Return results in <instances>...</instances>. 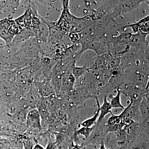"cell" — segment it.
Wrapping results in <instances>:
<instances>
[{
  "mask_svg": "<svg viewBox=\"0 0 149 149\" xmlns=\"http://www.w3.org/2000/svg\"><path fill=\"white\" fill-rule=\"evenodd\" d=\"M116 95L115 96L113 95L112 94L109 95V97L111 99L110 103L111 105L113 108H120L124 110L125 107L121 104L120 101V95L121 93L120 91H116Z\"/></svg>",
  "mask_w": 149,
  "mask_h": 149,
  "instance_id": "e0dca14e",
  "label": "cell"
},
{
  "mask_svg": "<svg viewBox=\"0 0 149 149\" xmlns=\"http://www.w3.org/2000/svg\"><path fill=\"white\" fill-rule=\"evenodd\" d=\"M149 15H147L136 23L124 25L120 29L125 31V29L130 28L132 30V34H136L138 32L149 34Z\"/></svg>",
  "mask_w": 149,
  "mask_h": 149,
  "instance_id": "9c48e42d",
  "label": "cell"
},
{
  "mask_svg": "<svg viewBox=\"0 0 149 149\" xmlns=\"http://www.w3.org/2000/svg\"><path fill=\"white\" fill-rule=\"evenodd\" d=\"M107 149L106 148L105 146L104 141H103V142H102V143H101L100 149ZM119 149H121V148Z\"/></svg>",
  "mask_w": 149,
  "mask_h": 149,
  "instance_id": "d4e9b609",
  "label": "cell"
},
{
  "mask_svg": "<svg viewBox=\"0 0 149 149\" xmlns=\"http://www.w3.org/2000/svg\"><path fill=\"white\" fill-rule=\"evenodd\" d=\"M61 2L62 4L63 10L59 19L55 21V24L61 31L69 35L73 33L74 27L79 21L80 17L74 16L70 13V1L63 0Z\"/></svg>",
  "mask_w": 149,
  "mask_h": 149,
  "instance_id": "7a4b0ae2",
  "label": "cell"
},
{
  "mask_svg": "<svg viewBox=\"0 0 149 149\" xmlns=\"http://www.w3.org/2000/svg\"><path fill=\"white\" fill-rule=\"evenodd\" d=\"M20 3V1H0V19L13 17Z\"/></svg>",
  "mask_w": 149,
  "mask_h": 149,
  "instance_id": "8992f818",
  "label": "cell"
},
{
  "mask_svg": "<svg viewBox=\"0 0 149 149\" xmlns=\"http://www.w3.org/2000/svg\"><path fill=\"white\" fill-rule=\"evenodd\" d=\"M139 110L143 122L149 120V91L141 100L139 105Z\"/></svg>",
  "mask_w": 149,
  "mask_h": 149,
  "instance_id": "4fadbf2b",
  "label": "cell"
},
{
  "mask_svg": "<svg viewBox=\"0 0 149 149\" xmlns=\"http://www.w3.org/2000/svg\"><path fill=\"white\" fill-rule=\"evenodd\" d=\"M147 1H111V8L109 13L111 14L115 19L121 15L138 8L141 4L148 3Z\"/></svg>",
  "mask_w": 149,
  "mask_h": 149,
  "instance_id": "277c9868",
  "label": "cell"
},
{
  "mask_svg": "<svg viewBox=\"0 0 149 149\" xmlns=\"http://www.w3.org/2000/svg\"><path fill=\"white\" fill-rule=\"evenodd\" d=\"M25 11L24 13L15 19V22L22 29H26L34 35L42 22V16L38 13L36 1H24Z\"/></svg>",
  "mask_w": 149,
  "mask_h": 149,
  "instance_id": "6da1fadb",
  "label": "cell"
},
{
  "mask_svg": "<svg viewBox=\"0 0 149 149\" xmlns=\"http://www.w3.org/2000/svg\"><path fill=\"white\" fill-rule=\"evenodd\" d=\"M1 38H0V40H1Z\"/></svg>",
  "mask_w": 149,
  "mask_h": 149,
  "instance_id": "f1b7e54d",
  "label": "cell"
},
{
  "mask_svg": "<svg viewBox=\"0 0 149 149\" xmlns=\"http://www.w3.org/2000/svg\"><path fill=\"white\" fill-rule=\"evenodd\" d=\"M149 34L138 32L132 34L128 44L131 47L144 51H149V41L147 36Z\"/></svg>",
  "mask_w": 149,
  "mask_h": 149,
  "instance_id": "52a82bcc",
  "label": "cell"
},
{
  "mask_svg": "<svg viewBox=\"0 0 149 149\" xmlns=\"http://www.w3.org/2000/svg\"><path fill=\"white\" fill-rule=\"evenodd\" d=\"M63 73H58L54 76L51 79L50 82L51 85L53 88L54 92L56 95H58L60 92L62 85Z\"/></svg>",
  "mask_w": 149,
  "mask_h": 149,
  "instance_id": "2e32d148",
  "label": "cell"
},
{
  "mask_svg": "<svg viewBox=\"0 0 149 149\" xmlns=\"http://www.w3.org/2000/svg\"><path fill=\"white\" fill-rule=\"evenodd\" d=\"M22 29L15 22L13 17L0 19V38L6 44L11 43L15 37L21 33Z\"/></svg>",
  "mask_w": 149,
  "mask_h": 149,
  "instance_id": "3957f363",
  "label": "cell"
},
{
  "mask_svg": "<svg viewBox=\"0 0 149 149\" xmlns=\"http://www.w3.org/2000/svg\"><path fill=\"white\" fill-rule=\"evenodd\" d=\"M40 45L35 37H32L18 46L15 53L25 59L32 61L40 54Z\"/></svg>",
  "mask_w": 149,
  "mask_h": 149,
  "instance_id": "5b68a950",
  "label": "cell"
},
{
  "mask_svg": "<svg viewBox=\"0 0 149 149\" xmlns=\"http://www.w3.org/2000/svg\"><path fill=\"white\" fill-rule=\"evenodd\" d=\"M41 18L42 22L34 33V37L39 44L47 42L49 37V28L42 20V17Z\"/></svg>",
  "mask_w": 149,
  "mask_h": 149,
  "instance_id": "8fae6325",
  "label": "cell"
},
{
  "mask_svg": "<svg viewBox=\"0 0 149 149\" xmlns=\"http://www.w3.org/2000/svg\"><path fill=\"white\" fill-rule=\"evenodd\" d=\"M93 130V127H91V128L82 127L75 131V133H74V140H75L78 136H83L85 140H87L91 135Z\"/></svg>",
  "mask_w": 149,
  "mask_h": 149,
  "instance_id": "ffe728a7",
  "label": "cell"
},
{
  "mask_svg": "<svg viewBox=\"0 0 149 149\" xmlns=\"http://www.w3.org/2000/svg\"><path fill=\"white\" fill-rule=\"evenodd\" d=\"M33 149H45L44 147L38 144H36Z\"/></svg>",
  "mask_w": 149,
  "mask_h": 149,
  "instance_id": "cb8c5ba5",
  "label": "cell"
},
{
  "mask_svg": "<svg viewBox=\"0 0 149 149\" xmlns=\"http://www.w3.org/2000/svg\"><path fill=\"white\" fill-rule=\"evenodd\" d=\"M15 83L17 86L32 84V72L28 67L17 71Z\"/></svg>",
  "mask_w": 149,
  "mask_h": 149,
  "instance_id": "30bf717a",
  "label": "cell"
},
{
  "mask_svg": "<svg viewBox=\"0 0 149 149\" xmlns=\"http://www.w3.org/2000/svg\"><path fill=\"white\" fill-rule=\"evenodd\" d=\"M95 99L97 107L95 113L93 117L88 118L87 120H84L83 122L80 123V125L83 127L91 128V127H93V126L95 125L97 123V120L98 119L99 115H100V104L98 97H96Z\"/></svg>",
  "mask_w": 149,
  "mask_h": 149,
  "instance_id": "9a60e30c",
  "label": "cell"
},
{
  "mask_svg": "<svg viewBox=\"0 0 149 149\" xmlns=\"http://www.w3.org/2000/svg\"><path fill=\"white\" fill-rule=\"evenodd\" d=\"M107 98V96H104L103 103L102 106H100V115L97 123L102 122L105 117L106 116L112 113V108L110 102L108 101Z\"/></svg>",
  "mask_w": 149,
  "mask_h": 149,
  "instance_id": "5bb4252c",
  "label": "cell"
},
{
  "mask_svg": "<svg viewBox=\"0 0 149 149\" xmlns=\"http://www.w3.org/2000/svg\"><path fill=\"white\" fill-rule=\"evenodd\" d=\"M45 149H58V146L55 142H50L46 146Z\"/></svg>",
  "mask_w": 149,
  "mask_h": 149,
  "instance_id": "603a6c76",
  "label": "cell"
},
{
  "mask_svg": "<svg viewBox=\"0 0 149 149\" xmlns=\"http://www.w3.org/2000/svg\"><path fill=\"white\" fill-rule=\"evenodd\" d=\"M2 70H3L2 69V68H1V67L0 66V72H1V71H2Z\"/></svg>",
  "mask_w": 149,
  "mask_h": 149,
  "instance_id": "4316f807",
  "label": "cell"
},
{
  "mask_svg": "<svg viewBox=\"0 0 149 149\" xmlns=\"http://www.w3.org/2000/svg\"><path fill=\"white\" fill-rule=\"evenodd\" d=\"M70 149H81V147L77 145H73L71 147V148Z\"/></svg>",
  "mask_w": 149,
  "mask_h": 149,
  "instance_id": "484cf974",
  "label": "cell"
},
{
  "mask_svg": "<svg viewBox=\"0 0 149 149\" xmlns=\"http://www.w3.org/2000/svg\"><path fill=\"white\" fill-rule=\"evenodd\" d=\"M26 125L27 129L42 130L41 116L37 109H33L28 112L26 117Z\"/></svg>",
  "mask_w": 149,
  "mask_h": 149,
  "instance_id": "ba28073f",
  "label": "cell"
},
{
  "mask_svg": "<svg viewBox=\"0 0 149 149\" xmlns=\"http://www.w3.org/2000/svg\"><path fill=\"white\" fill-rule=\"evenodd\" d=\"M22 144L24 149H33L36 144L34 140L28 138L23 141Z\"/></svg>",
  "mask_w": 149,
  "mask_h": 149,
  "instance_id": "44dd1931",
  "label": "cell"
},
{
  "mask_svg": "<svg viewBox=\"0 0 149 149\" xmlns=\"http://www.w3.org/2000/svg\"><path fill=\"white\" fill-rule=\"evenodd\" d=\"M136 149H141L139 148H136Z\"/></svg>",
  "mask_w": 149,
  "mask_h": 149,
  "instance_id": "83f0119b",
  "label": "cell"
},
{
  "mask_svg": "<svg viewBox=\"0 0 149 149\" xmlns=\"http://www.w3.org/2000/svg\"><path fill=\"white\" fill-rule=\"evenodd\" d=\"M17 70L8 69L0 72V80H8L15 82Z\"/></svg>",
  "mask_w": 149,
  "mask_h": 149,
  "instance_id": "ac0fdd59",
  "label": "cell"
},
{
  "mask_svg": "<svg viewBox=\"0 0 149 149\" xmlns=\"http://www.w3.org/2000/svg\"><path fill=\"white\" fill-rule=\"evenodd\" d=\"M88 66L85 64L83 66H77L76 64H74L72 68V73L77 80L83 76L87 72Z\"/></svg>",
  "mask_w": 149,
  "mask_h": 149,
  "instance_id": "d6986e66",
  "label": "cell"
},
{
  "mask_svg": "<svg viewBox=\"0 0 149 149\" xmlns=\"http://www.w3.org/2000/svg\"><path fill=\"white\" fill-rule=\"evenodd\" d=\"M38 2L41 3L43 5H45L47 6L52 7L54 5V3L56 1H38Z\"/></svg>",
  "mask_w": 149,
  "mask_h": 149,
  "instance_id": "7402d4cb",
  "label": "cell"
},
{
  "mask_svg": "<svg viewBox=\"0 0 149 149\" xmlns=\"http://www.w3.org/2000/svg\"><path fill=\"white\" fill-rule=\"evenodd\" d=\"M50 81L49 80L42 83L33 84L37 88L41 97H47L54 93Z\"/></svg>",
  "mask_w": 149,
  "mask_h": 149,
  "instance_id": "7c38bea8",
  "label": "cell"
}]
</instances>
